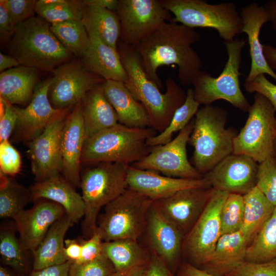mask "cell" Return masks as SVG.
<instances>
[{
  "label": "cell",
  "mask_w": 276,
  "mask_h": 276,
  "mask_svg": "<svg viewBox=\"0 0 276 276\" xmlns=\"http://www.w3.org/2000/svg\"><path fill=\"white\" fill-rule=\"evenodd\" d=\"M153 201L128 188L104 207L97 220V232L103 242L119 239L137 241L144 234Z\"/></svg>",
  "instance_id": "ba28073f"
},
{
  "label": "cell",
  "mask_w": 276,
  "mask_h": 276,
  "mask_svg": "<svg viewBox=\"0 0 276 276\" xmlns=\"http://www.w3.org/2000/svg\"><path fill=\"white\" fill-rule=\"evenodd\" d=\"M8 49L20 65L45 71L53 72L73 57L52 32L51 24L40 17L17 25Z\"/></svg>",
  "instance_id": "3957f363"
},
{
  "label": "cell",
  "mask_w": 276,
  "mask_h": 276,
  "mask_svg": "<svg viewBox=\"0 0 276 276\" xmlns=\"http://www.w3.org/2000/svg\"><path fill=\"white\" fill-rule=\"evenodd\" d=\"M15 27L12 23L2 0L0 1V34L1 39L10 41L13 36Z\"/></svg>",
  "instance_id": "816d5d0a"
},
{
  "label": "cell",
  "mask_w": 276,
  "mask_h": 276,
  "mask_svg": "<svg viewBox=\"0 0 276 276\" xmlns=\"http://www.w3.org/2000/svg\"><path fill=\"white\" fill-rule=\"evenodd\" d=\"M53 73L48 96L56 109L73 107L83 100L88 91L105 81L76 61L60 65Z\"/></svg>",
  "instance_id": "5bb4252c"
},
{
  "label": "cell",
  "mask_w": 276,
  "mask_h": 276,
  "mask_svg": "<svg viewBox=\"0 0 276 276\" xmlns=\"http://www.w3.org/2000/svg\"><path fill=\"white\" fill-rule=\"evenodd\" d=\"M200 39V34L195 29L167 21L133 47L148 78L159 88L163 86L158 68L172 64L178 67L180 84L189 86L201 70V58L192 47Z\"/></svg>",
  "instance_id": "6da1fadb"
},
{
  "label": "cell",
  "mask_w": 276,
  "mask_h": 276,
  "mask_svg": "<svg viewBox=\"0 0 276 276\" xmlns=\"http://www.w3.org/2000/svg\"><path fill=\"white\" fill-rule=\"evenodd\" d=\"M213 191L211 187L185 189L153 204L185 237L202 214Z\"/></svg>",
  "instance_id": "e0dca14e"
},
{
  "label": "cell",
  "mask_w": 276,
  "mask_h": 276,
  "mask_svg": "<svg viewBox=\"0 0 276 276\" xmlns=\"http://www.w3.org/2000/svg\"><path fill=\"white\" fill-rule=\"evenodd\" d=\"M194 120L169 143L151 147L149 153L131 165L141 170L162 173L164 175L185 179H200L203 176L189 161L187 144L194 127Z\"/></svg>",
  "instance_id": "4fadbf2b"
},
{
  "label": "cell",
  "mask_w": 276,
  "mask_h": 276,
  "mask_svg": "<svg viewBox=\"0 0 276 276\" xmlns=\"http://www.w3.org/2000/svg\"><path fill=\"white\" fill-rule=\"evenodd\" d=\"M20 63L14 57L0 53V72L1 73L17 66Z\"/></svg>",
  "instance_id": "680465c9"
},
{
  "label": "cell",
  "mask_w": 276,
  "mask_h": 276,
  "mask_svg": "<svg viewBox=\"0 0 276 276\" xmlns=\"http://www.w3.org/2000/svg\"><path fill=\"white\" fill-rule=\"evenodd\" d=\"M258 165L248 156L233 153L203 177L214 190L244 195L256 187Z\"/></svg>",
  "instance_id": "2e32d148"
},
{
  "label": "cell",
  "mask_w": 276,
  "mask_h": 276,
  "mask_svg": "<svg viewBox=\"0 0 276 276\" xmlns=\"http://www.w3.org/2000/svg\"><path fill=\"white\" fill-rule=\"evenodd\" d=\"M74 224L66 214L50 227L41 243L32 252L33 269L59 265L68 261L64 253V237Z\"/></svg>",
  "instance_id": "f1b7e54d"
},
{
  "label": "cell",
  "mask_w": 276,
  "mask_h": 276,
  "mask_svg": "<svg viewBox=\"0 0 276 276\" xmlns=\"http://www.w3.org/2000/svg\"><path fill=\"white\" fill-rule=\"evenodd\" d=\"M160 1L174 15L172 22L193 29H214L224 41H231L242 33V19L234 3L211 4L204 0Z\"/></svg>",
  "instance_id": "9c48e42d"
},
{
  "label": "cell",
  "mask_w": 276,
  "mask_h": 276,
  "mask_svg": "<svg viewBox=\"0 0 276 276\" xmlns=\"http://www.w3.org/2000/svg\"><path fill=\"white\" fill-rule=\"evenodd\" d=\"M225 276H276V259L260 263L244 261Z\"/></svg>",
  "instance_id": "f6af8a7d"
},
{
  "label": "cell",
  "mask_w": 276,
  "mask_h": 276,
  "mask_svg": "<svg viewBox=\"0 0 276 276\" xmlns=\"http://www.w3.org/2000/svg\"><path fill=\"white\" fill-rule=\"evenodd\" d=\"M256 186L276 206V157L271 156L258 165Z\"/></svg>",
  "instance_id": "60d3db41"
},
{
  "label": "cell",
  "mask_w": 276,
  "mask_h": 276,
  "mask_svg": "<svg viewBox=\"0 0 276 276\" xmlns=\"http://www.w3.org/2000/svg\"><path fill=\"white\" fill-rule=\"evenodd\" d=\"M26 251L17 238L14 229L1 227L0 231V255L4 264L20 276L28 270Z\"/></svg>",
  "instance_id": "8d00e7d4"
},
{
  "label": "cell",
  "mask_w": 276,
  "mask_h": 276,
  "mask_svg": "<svg viewBox=\"0 0 276 276\" xmlns=\"http://www.w3.org/2000/svg\"><path fill=\"white\" fill-rule=\"evenodd\" d=\"M51 82V79H48L36 87L31 102L27 107H15L17 114L15 129L17 140L30 142L64 109H56L51 104L48 96Z\"/></svg>",
  "instance_id": "44dd1931"
},
{
  "label": "cell",
  "mask_w": 276,
  "mask_h": 276,
  "mask_svg": "<svg viewBox=\"0 0 276 276\" xmlns=\"http://www.w3.org/2000/svg\"><path fill=\"white\" fill-rule=\"evenodd\" d=\"M118 50L127 74L124 83L133 97L142 103L148 114L151 127L159 133L169 126L176 111L185 102L186 94L172 78L166 80V90L162 93L150 80L134 48L120 39Z\"/></svg>",
  "instance_id": "7a4b0ae2"
},
{
  "label": "cell",
  "mask_w": 276,
  "mask_h": 276,
  "mask_svg": "<svg viewBox=\"0 0 276 276\" xmlns=\"http://www.w3.org/2000/svg\"><path fill=\"white\" fill-rule=\"evenodd\" d=\"M38 70L22 65L0 74V97L11 104H24L34 94Z\"/></svg>",
  "instance_id": "f546056e"
},
{
  "label": "cell",
  "mask_w": 276,
  "mask_h": 276,
  "mask_svg": "<svg viewBox=\"0 0 276 276\" xmlns=\"http://www.w3.org/2000/svg\"><path fill=\"white\" fill-rule=\"evenodd\" d=\"M71 263L72 262L68 261L59 265L33 269L27 276H68Z\"/></svg>",
  "instance_id": "f907efd6"
},
{
  "label": "cell",
  "mask_w": 276,
  "mask_h": 276,
  "mask_svg": "<svg viewBox=\"0 0 276 276\" xmlns=\"http://www.w3.org/2000/svg\"><path fill=\"white\" fill-rule=\"evenodd\" d=\"M85 5L102 7L116 11L118 0H85L83 1Z\"/></svg>",
  "instance_id": "9f6ffc18"
},
{
  "label": "cell",
  "mask_w": 276,
  "mask_h": 276,
  "mask_svg": "<svg viewBox=\"0 0 276 276\" xmlns=\"http://www.w3.org/2000/svg\"><path fill=\"white\" fill-rule=\"evenodd\" d=\"M51 29L65 49L73 55L82 57L89 45L90 39L81 21L70 20L51 24Z\"/></svg>",
  "instance_id": "d590c367"
},
{
  "label": "cell",
  "mask_w": 276,
  "mask_h": 276,
  "mask_svg": "<svg viewBox=\"0 0 276 276\" xmlns=\"http://www.w3.org/2000/svg\"><path fill=\"white\" fill-rule=\"evenodd\" d=\"M244 87L249 93H258L265 97L276 111V85L269 81L264 74L259 75L252 81L245 82Z\"/></svg>",
  "instance_id": "bcb514c9"
},
{
  "label": "cell",
  "mask_w": 276,
  "mask_h": 276,
  "mask_svg": "<svg viewBox=\"0 0 276 276\" xmlns=\"http://www.w3.org/2000/svg\"><path fill=\"white\" fill-rule=\"evenodd\" d=\"M0 218H13L31 201L30 188L1 173Z\"/></svg>",
  "instance_id": "836d02e7"
},
{
  "label": "cell",
  "mask_w": 276,
  "mask_h": 276,
  "mask_svg": "<svg viewBox=\"0 0 276 276\" xmlns=\"http://www.w3.org/2000/svg\"><path fill=\"white\" fill-rule=\"evenodd\" d=\"M248 245L239 231L222 235L200 269L215 276H225L245 261Z\"/></svg>",
  "instance_id": "484cf974"
},
{
  "label": "cell",
  "mask_w": 276,
  "mask_h": 276,
  "mask_svg": "<svg viewBox=\"0 0 276 276\" xmlns=\"http://www.w3.org/2000/svg\"><path fill=\"white\" fill-rule=\"evenodd\" d=\"M116 269L103 252L95 259L84 263H71L68 276H110Z\"/></svg>",
  "instance_id": "b9f144b4"
},
{
  "label": "cell",
  "mask_w": 276,
  "mask_h": 276,
  "mask_svg": "<svg viewBox=\"0 0 276 276\" xmlns=\"http://www.w3.org/2000/svg\"><path fill=\"white\" fill-rule=\"evenodd\" d=\"M244 217L239 232L249 244L272 215L275 206L256 186L243 195Z\"/></svg>",
  "instance_id": "1f68e13d"
},
{
  "label": "cell",
  "mask_w": 276,
  "mask_h": 276,
  "mask_svg": "<svg viewBox=\"0 0 276 276\" xmlns=\"http://www.w3.org/2000/svg\"><path fill=\"white\" fill-rule=\"evenodd\" d=\"M82 101L69 112L63 128L60 150L63 177L75 188L80 187L81 157L85 142Z\"/></svg>",
  "instance_id": "ffe728a7"
},
{
  "label": "cell",
  "mask_w": 276,
  "mask_h": 276,
  "mask_svg": "<svg viewBox=\"0 0 276 276\" xmlns=\"http://www.w3.org/2000/svg\"><path fill=\"white\" fill-rule=\"evenodd\" d=\"M102 87L117 113L119 123L131 128L151 127L144 106L133 97L123 82L105 80Z\"/></svg>",
  "instance_id": "4316f807"
},
{
  "label": "cell",
  "mask_w": 276,
  "mask_h": 276,
  "mask_svg": "<svg viewBox=\"0 0 276 276\" xmlns=\"http://www.w3.org/2000/svg\"><path fill=\"white\" fill-rule=\"evenodd\" d=\"M0 276H13L11 271L3 266H0Z\"/></svg>",
  "instance_id": "94428289"
},
{
  "label": "cell",
  "mask_w": 276,
  "mask_h": 276,
  "mask_svg": "<svg viewBox=\"0 0 276 276\" xmlns=\"http://www.w3.org/2000/svg\"><path fill=\"white\" fill-rule=\"evenodd\" d=\"M240 15L243 21L242 33H246L247 36L251 58L250 69L245 82L252 81L261 74H267L276 81V74L270 68L265 59L263 44L259 39L262 26L269 21L264 8L253 2L242 7Z\"/></svg>",
  "instance_id": "603a6c76"
},
{
  "label": "cell",
  "mask_w": 276,
  "mask_h": 276,
  "mask_svg": "<svg viewBox=\"0 0 276 276\" xmlns=\"http://www.w3.org/2000/svg\"><path fill=\"white\" fill-rule=\"evenodd\" d=\"M89 45L81 58V63L90 73L105 80L125 83L127 74L122 63L119 53L94 35H88Z\"/></svg>",
  "instance_id": "d4e9b609"
},
{
  "label": "cell",
  "mask_w": 276,
  "mask_h": 276,
  "mask_svg": "<svg viewBox=\"0 0 276 276\" xmlns=\"http://www.w3.org/2000/svg\"><path fill=\"white\" fill-rule=\"evenodd\" d=\"M246 123L234 140V152L258 164L273 156L276 138V111L270 102L256 93Z\"/></svg>",
  "instance_id": "30bf717a"
},
{
  "label": "cell",
  "mask_w": 276,
  "mask_h": 276,
  "mask_svg": "<svg viewBox=\"0 0 276 276\" xmlns=\"http://www.w3.org/2000/svg\"><path fill=\"white\" fill-rule=\"evenodd\" d=\"M81 174L80 187L85 205L81 229L85 239L96 231L101 209L127 188L129 165L103 162L94 165Z\"/></svg>",
  "instance_id": "8992f818"
},
{
  "label": "cell",
  "mask_w": 276,
  "mask_h": 276,
  "mask_svg": "<svg viewBox=\"0 0 276 276\" xmlns=\"http://www.w3.org/2000/svg\"><path fill=\"white\" fill-rule=\"evenodd\" d=\"M116 12L120 24V40L133 47L172 19L160 0H118Z\"/></svg>",
  "instance_id": "7c38bea8"
},
{
  "label": "cell",
  "mask_w": 276,
  "mask_h": 276,
  "mask_svg": "<svg viewBox=\"0 0 276 276\" xmlns=\"http://www.w3.org/2000/svg\"><path fill=\"white\" fill-rule=\"evenodd\" d=\"M70 108L64 109L29 143L28 153L36 182L59 175L62 171L61 133Z\"/></svg>",
  "instance_id": "9a60e30c"
},
{
  "label": "cell",
  "mask_w": 276,
  "mask_h": 276,
  "mask_svg": "<svg viewBox=\"0 0 276 276\" xmlns=\"http://www.w3.org/2000/svg\"><path fill=\"white\" fill-rule=\"evenodd\" d=\"M21 157L9 140L0 142V172L13 176L20 170Z\"/></svg>",
  "instance_id": "ee69618b"
},
{
  "label": "cell",
  "mask_w": 276,
  "mask_h": 276,
  "mask_svg": "<svg viewBox=\"0 0 276 276\" xmlns=\"http://www.w3.org/2000/svg\"><path fill=\"white\" fill-rule=\"evenodd\" d=\"M263 53L270 68L276 74V47L268 44H263Z\"/></svg>",
  "instance_id": "11a10c76"
},
{
  "label": "cell",
  "mask_w": 276,
  "mask_h": 276,
  "mask_svg": "<svg viewBox=\"0 0 276 276\" xmlns=\"http://www.w3.org/2000/svg\"><path fill=\"white\" fill-rule=\"evenodd\" d=\"M173 274L166 264L158 256L151 253L142 276H172Z\"/></svg>",
  "instance_id": "681fc988"
},
{
  "label": "cell",
  "mask_w": 276,
  "mask_h": 276,
  "mask_svg": "<svg viewBox=\"0 0 276 276\" xmlns=\"http://www.w3.org/2000/svg\"><path fill=\"white\" fill-rule=\"evenodd\" d=\"M177 276H215L210 274L187 262L180 264Z\"/></svg>",
  "instance_id": "db71d44e"
},
{
  "label": "cell",
  "mask_w": 276,
  "mask_h": 276,
  "mask_svg": "<svg viewBox=\"0 0 276 276\" xmlns=\"http://www.w3.org/2000/svg\"><path fill=\"white\" fill-rule=\"evenodd\" d=\"M12 24L16 27L34 16L37 1L2 0Z\"/></svg>",
  "instance_id": "7bdbcfd3"
},
{
  "label": "cell",
  "mask_w": 276,
  "mask_h": 276,
  "mask_svg": "<svg viewBox=\"0 0 276 276\" xmlns=\"http://www.w3.org/2000/svg\"><path fill=\"white\" fill-rule=\"evenodd\" d=\"M271 22V28L276 32V0H269L263 6Z\"/></svg>",
  "instance_id": "6f0895ef"
},
{
  "label": "cell",
  "mask_w": 276,
  "mask_h": 276,
  "mask_svg": "<svg viewBox=\"0 0 276 276\" xmlns=\"http://www.w3.org/2000/svg\"><path fill=\"white\" fill-rule=\"evenodd\" d=\"M144 234L150 252L158 256L172 272L182 256L184 235L162 214L153 202L148 211Z\"/></svg>",
  "instance_id": "ac0fdd59"
},
{
  "label": "cell",
  "mask_w": 276,
  "mask_h": 276,
  "mask_svg": "<svg viewBox=\"0 0 276 276\" xmlns=\"http://www.w3.org/2000/svg\"><path fill=\"white\" fill-rule=\"evenodd\" d=\"M172 276H174V274H173Z\"/></svg>",
  "instance_id": "be15d7a7"
},
{
  "label": "cell",
  "mask_w": 276,
  "mask_h": 276,
  "mask_svg": "<svg viewBox=\"0 0 276 276\" xmlns=\"http://www.w3.org/2000/svg\"><path fill=\"white\" fill-rule=\"evenodd\" d=\"M85 5L83 1L57 0L53 4L37 1L36 13L50 24L70 20L81 21Z\"/></svg>",
  "instance_id": "f35d334b"
},
{
  "label": "cell",
  "mask_w": 276,
  "mask_h": 276,
  "mask_svg": "<svg viewBox=\"0 0 276 276\" xmlns=\"http://www.w3.org/2000/svg\"><path fill=\"white\" fill-rule=\"evenodd\" d=\"M156 134L151 127L131 128L118 123L85 140L81 163L91 165L110 162L129 165L149 153L151 147L147 141Z\"/></svg>",
  "instance_id": "5b68a950"
},
{
  "label": "cell",
  "mask_w": 276,
  "mask_h": 276,
  "mask_svg": "<svg viewBox=\"0 0 276 276\" xmlns=\"http://www.w3.org/2000/svg\"><path fill=\"white\" fill-rule=\"evenodd\" d=\"M274 156L276 157V138L274 142Z\"/></svg>",
  "instance_id": "6125c7cd"
},
{
  "label": "cell",
  "mask_w": 276,
  "mask_h": 276,
  "mask_svg": "<svg viewBox=\"0 0 276 276\" xmlns=\"http://www.w3.org/2000/svg\"><path fill=\"white\" fill-rule=\"evenodd\" d=\"M33 206L24 210L12 220L19 234V239L26 251H34L45 236L50 227L66 212L60 204L40 199Z\"/></svg>",
  "instance_id": "d6986e66"
},
{
  "label": "cell",
  "mask_w": 276,
  "mask_h": 276,
  "mask_svg": "<svg viewBox=\"0 0 276 276\" xmlns=\"http://www.w3.org/2000/svg\"><path fill=\"white\" fill-rule=\"evenodd\" d=\"M243 195L229 193L220 212L221 235L240 231L244 217Z\"/></svg>",
  "instance_id": "ab89813d"
},
{
  "label": "cell",
  "mask_w": 276,
  "mask_h": 276,
  "mask_svg": "<svg viewBox=\"0 0 276 276\" xmlns=\"http://www.w3.org/2000/svg\"><path fill=\"white\" fill-rule=\"evenodd\" d=\"M102 83L88 91L82 101L85 140L119 123L117 113L104 95Z\"/></svg>",
  "instance_id": "83f0119b"
},
{
  "label": "cell",
  "mask_w": 276,
  "mask_h": 276,
  "mask_svg": "<svg viewBox=\"0 0 276 276\" xmlns=\"http://www.w3.org/2000/svg\"><path fill=\"white\" fill-rule=\"evenodd\" d=\"M81 249L80 239L65 240L64 253L67 261L72 263L77 262L80 258Z\"/></svg>",
  "instance_id": "f5cc1de1"
},
{
  "label": "cell",
  "mask_w": 276,
  "mask_h": 276,
  "mask_svg": "<svg viewBox=\"0 0 276 276\" xmlns=\"http://www.w3.org/2000/svg\"><path fill=\"white\" fill-rule=\"evenodd\" d=\"M227 111L212 105L199 109L189 143L194 147L192 164L202 176L234 152L237 133L225 127Z\"/></svg>",
  "instance_id": "277c9868"
},
{
  "label": "cell",
  "mask_w": 276,
  "mask_h": 276,
  "mask_svg": "<svg viewBox=\"0 0 276 276\" xmlns=\"http://www.w3.org/2000/svg\"><path fill=\"white\" fill-rule=\"evenodd\" d=\"M127 181L128 188L142 193L153 201L168 197L185 189L211 187L203 177L196 179L172 177L131 165L128 168Z\"/></svg>",
  "instance_id": "7402d4cb"
},
{
  "label": "cell",
  "mask_w": 276,
  "mask_h": 276,
  "mask_svg": "<svg viewBox=\"0 0 276 276\" xmlns=\"http://www.w3.org/2000/svg\"><path fill=\"white\" fill-rule=\"evenodd\" d=\"M103 252L116 271H125L146 265L151 253L136 240L119 239L102 243Z\"/></svg>",
  "instance_id": "d6a6232c"
},
{
  "label": "cell",
  "mask_w": 276,
  "mask_h": 276,
  "mask_svg": "<svg viewBox=\"0 0 276 276\" xmlns=\"http://www.w3.org/2000/svg\"><path fill=\"white\" fill-rule=\"evenodd\" d=\"M246 42L243 38L238 37L224 41L228 58L221 73L213 77L201 70L195 77L192 83L194 97L200 105H211L216 101L223 100L240 110L248 111L250 105L239 82L242 50Z\"/></svg>",
  "instance_id": "52a82bcc"
},
{
  "label": "cell",
  "mask_w": 276,
  "mask_h": 276,
  "mask_svg": "<svg viewBox=\"0 0 276 276\" xmlns=\"http://www.w3.org/2000/svg\"><path fill=\"white\" fill-rule=\"evenodd\" d=\"M29 188L31 201L44 199L60 204L74 223L83 218L85 205L82 196L61 174L43 181L35 182Z\"/></svg>",
  "instance_id": "cb8c5ba5"
},
{
  "label": "cell",
  "mask_w": 276,
  "mask_h": 276,
  "mask_svg": "<svg viewBox=\"0 0 276 276\" xmlns=\"http://www.w3.org/2000/svg\"><path fill=\"white\" fill-rule=\"evenodd\" d=\"M229 193L213 189L202 214L183 238L182 256L200 269L221 236L220 212Z\"/></svg>",
  "instance_id": "8fae6325"
},
{
  "label": "cell",
  "mask_w": 276,
  "mask_h": 276,
  "mask_svg": "<svg viewBox=\"0 0 276 276\" xmlns=\"http://www.w3.org/2000/svg\"><path fill=\"white\" fill-rule=\"evenodd\" d=\"M81 244V254L75 263L81 264L90 261L103 253V241L99 234L96 232L90 238L80 239Z\"/></svg>",
  "instance_id": "7dc6e473"
},
{
  "label": "cell",
  "mask_w": 276,
  "mask_h": 276,
  "mask_svg": "<svg viewBox=\"0 0 276 276\" xmlns=\"http://www.w3.org/2000/svg\"><path fill=\"white\" fill-rule=\"evenodd\" d=\"M276 259V206L269 218L248 244L245 261L264 262Z\"/></svg>",
  "instance_id": "e575fe53"
},
{
  "label": "cell",
  "mask_w": 276,
  "mask_h": 276,
  "mask_svg": "<svg viewBox=\"0 0 276 276\" xmlns=\"http://www.w3.org/2000/svg\"><path fill=\"white\" fill-rule=\"evenodd\" d=\"M4 100L5 109L3 115L0 117V142L9 140L17 122V114L15 107Z\"/></svg>",
  "instance_id": "c3c4849f"
},
{
  "label": "cell",
  "mask_w": 276,
  "mask_h": 276,
  "mask_svg": "<svg viewBox=\"0 0 276 276\" xmlns=\"http://www.w3.org/2000/svg\"><path fill=\"white\" fill-rule=\"evenodd\" d=\"M199 105L194 99L193 88H189L185 102L176 110L169 126L162 132L149 138L147 141V145L153 147L170 142L173 133L181 131L193 119Z\"/></svg>",
  "instance_id": "74e56055"
},
{
  "label": "cell",
  "mask_w": 276,
  "mask_h": 276,
  "mask_svg": "<svg viewBox=\"0 0 276 276\" xmlns=\"http://www.w3.org/2000/svg\"><path fill=\"white\" fill-rule=\"evenodd\" d=\"M81 22L88 35H94L112 48L118 50L120 24L116 11L85 5Z\"/></svg>",
  "instance_id": "4dcf8cb0"
},
{
  "label": "cell",
  "mask_w": 276,
  "mask_h": 276,
  "mask_svg": "<svg viewBox=\"0 0 276 276\" xmlns=\"http://www.w3.org/2000/svg\"><path fill=\"white\" fill-rule=\"evenodd\" d=\"M146 264L125 271H116L110 276H142Z\"/></svg>",
  "instance_id": "91938a15"
}]
</instances>
